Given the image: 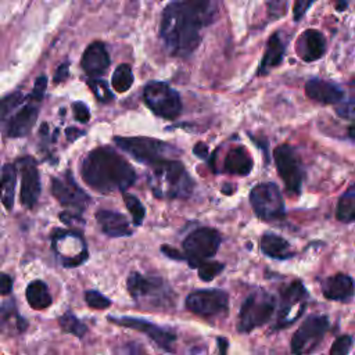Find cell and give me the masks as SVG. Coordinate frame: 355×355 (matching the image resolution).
<instances>
[{
    "label": "cell",
    "instance_id": "6da1fadb",
    "mask_svg": "<svg viewBox=\"0 0 355 355\" xmlns=\"http://www.w3.org/2000/svg\"><path fill=\"white\" fill-rule=\"evenodd\" d=\"M218 17L215 0H173L161 18L159 35L168 54L186 58L201 43V32Z\"/></svg>",
    "mask_w": 355,
    "mask_h": 355
},
{
    "label": "cell",
    "instance_id": "7a4b0ae2",
    "mask_svg": "<svg viewBox=\"0 0 355 355\" xmlns=\"http://www.w3.org/2000/svg\"><path fill=\"white\" fill-rule=\"evenodd\" d=\"M80 175L92 189L103 194L126 191L136 182L133 166L110 147L90 151L80 164Z\"/></svg>",
    "mask_w": 355,
    "mask_h": 355
},
{
    "label": "cell",
    "instance_id": "3957f363",
    "mask_svg": "<svg viewBox=\"0 0 355 355\" xmlns=\"http://www.w3.org/2000/svg\"><path fill=\"white\" fill-rule=\"evenodd\" d=\"M151 168L148 183L158 198H187L193 191V180L183 164L178 159H166Z\"/></svg>",
    "mask_w": 355,
    "mask_h": 355
},
{
    "label": "cell",
    "instance_id": "277c9868",
    "mask_svg": "<svg viewBox=\"0 0 355 355\" xmlns=\"http://www.w3.org/2000/svg\"><path fill=\"white\" fill-rule=\"evenodd\" d=\"M130 297L143 308L166 309L173 305V291L161 276H147L132 272L126 279Z\"/></svg>",
    "mask_w": 355,
    "mask_h": 355
},
{
    "label": "cell",
    "instance_id": "5b68a950",
    "mask_svg": "<svg viewBox=\"0 0 355 355\" xmlns=\"http://www.w3.org/2000/svg\"><path fill=\"white\" fill-rule=\"evenodd\" d=\"M276 309V298L263 288H255L243 302L239 313L237 330L250 333L270 320Z\"/></svg>",
    "mask_w": 355,
    "mask_h": 355
},
{
    "label": "cell",
    "instance_id": "8992f818",
    "mask_svg": "<svg viewBox=\"0 0 355 355\" xmlns=\"http://www.w3.org/2000/svg\"><path fill=\"white\" fill-rule=\"evenodd\" d=\"M114 141L121 150L128 153L136 161L143 162L148 166H153L166 159H172V157L178 153V150L171 144L157 139H151V137L116 136Z\"/></svg>",
    "mask_w": 355,
    "mask_h": 355
},
{
    "label": "cell",
    "instance_id": "52a82bcc",
    "mask_svg": "<svg viewBox=\"0 0 355 355\" xmlns=\"http://www.w3.org/2000/svg\"><path fill=\"white\" fill-rule=\"evenodd\" d=\"M222 243V236L212 227H198L193 230L183 241L184 261L190 268H197L204 261H209Z\"/></svg>",
    "mask_w": 355,
    "mask_h": 355
},
{
    "label": "cell",
    "instance_id": "ba28073f",
    "mask_svg": "<svg viewBox=\"0 0 355 355\" xmlns=\"http://www.w3.org/2000/svg\"><path fill=\"white\" fill-rule=\"evenodd\" d=\"M329 329L330 322L326 315L308 316L291 337L290 348L293 355H309L313 352L324 338Z\"/></svg>",
    "mask_w": 355,
    "mask_h": 355
},
{
    "label": "cell",
    "instance_id": "9c48e42d",
    "mask_svg": "<svg viewBox=\"0 0 355 355\" xmlns=\"http://www.w3.org/2000/svg\"><path fill=\"white\" fill-rule=\"evenodd\" d=\"M143 98L147 107L158 116L175 119L182 112L179 93L164 82H150L143 90Z\"/></svg>",
    "mask_w": 355,
    "mask_h": 355
},
{
    "label": "cell",
    "instance_id": "30bf717a",
    "mask_svg": "<svg viewBox=\"0 0 355 355\" xmlns=\"http://www.w3.org/2000/svg\"><path fill=\"white\" fill-rule=\"evenodd\" d=\"M273 155L276 161V168L284 182L286 190L293 196L301 194L304 168L301 157L295 147L287 143L280 144L275 148Z\"/></svg>",
    "mask_w": 355,
    "mask_h": 355
},
{
    "label": "cell",
    "instance_id": "8fae6325",
    "mask_svg": "<svg viewBox=\"0 0 355 355\" xmlns=\"http://www.w3.org/2000/svg\"><path fill=\"white\" fill-rule=\"evenodd\" d=\"M308 291L301 280H294L280 291V306L275 330L291 326L305 311Z\"/></svg>",
    "mask_w": 355,
    "mask_h": 355
},
{
    "label": "cell",
    "instance_id": "7c38bea8",
    "mask_svg": "<svg viewBox=\"0 0 355 355\" xmlns=\"http://www.w3.org/2000/svg\"><path fill=\"white\" fill-rule=\"evenodd\" d=\"M250 202L255 215L262 220H276L284 215L283 197L272 182L257 184L250 193Z\"/></svg>",
    "mask_w": 355,
    "mask_h": 355
},
{
    "label": "cell",
    "instance_id": "4fadbf2b",
    "mask_svg": "<svg viewBox=\"0 0 355 355\" xmlns=\"http://www.w3.org/2000/svg\"><path fill=\"white\" fill-rule=\"evenodd\" d=\"M186 308L197 316L215 318L227 312L229 295L219 288L197 290L187 295Z\"/></svg>",
    "mask_w": 355,
    "mask_h": 355
},
{
    "label": "cell",
    "instance_id": "5bb4252c",
    "mask_svg": "<svg viewBox=\"0 0 355 355\" xmlns=\"http://www.w3.org/2000/svg\"><path fill=\"white\" fill-rule=\"evenodd\" d=\"M53 248L64 268H75L86 262L89 251L82 236L71 230H57L53 234Z\"/></svg>",
    "mask_w": 355,
    "mask_h": 355
},
{
    "label": "cell",
    "instance_id": "9a60e30c",
    "mask_svg": "<svg viewBox=\"0 0 355 355\" xmlns=\"http://www.w3.org/2000/svg\"><path fill=\"white\" fill-rule=\"evenodd\" d=\"M107 320L114 324H118V326H123L128 329L141 331L164 351L173 352L176 334H175V331H172L169 329L161 327L150 320H146L141 318H133V316H107Z\"/></svg>",
    "mask_w": 355,
    "mask_h": 355
},
{
    "label": "cell",
    "instance_id": "2e32d148",
    "mask_svg": "<svg viewBox=\"0 0 355 355\" xmlns=\"http://www.w3.org/2000/svg\"><path fill=\"white\" fill-rule=\"evenodd\" d=\"M51 191L61 205L69 208V212L78 215H80L90 202V197L76 184L69 172L61 178H53Z\"/></svg>",
    "mask_w": 355,
    "mask_h": 355
},
{
    "label": "cell",
    "instance_id": "e0dca14e",
    "mask_svg": "<svg viewBox=\"0 0 355 355\" xmlns=\"http://www.w3.org/2000/svg\"><path fill=\"white\" fill-rule=\"evenodd\" d=\"M21 172V202L26 208H33L40 194V178L36 162L31 157L19 159Z\"/></svg>",
    "mask_w": 355,
    "mask_h": 355
},
{
    "label": "cell",
    "instance_id": "ac0fdd59",
    "mask_svg": "<svg viewBox=\"0 0 355 355\" xmlns=\"http://www.w3.org/2000/svg\"><path fill=\"white\" fill-rule=\"evenodd\" d=\"M295 51L297 55L305 62L316 61L326 51V39L322 32L316 29H306L297 39Z\"/></svg>",
    "mask_w": 355,
    "mask_h": 355
},
{
    "label": "cell",
    "instance_id": "d6986e66",
    "mask_svg": "<svg viewBox=\"0 0 355 355\" xmlns=\"http://www.w3.org/2000/svg\"><path fill=\"white\" fill-rule=\"evenodd\" d=\"M305 93L311 100L320 104H337L344 98V92L341 87L333 82L319 78H313L306 82Z\"/></svg>",
    "mask_w": 355,
    "mask_h": 355
},
{
    "label": "cell",
    "instance_id": "ffe728a7",
    "mask_svg": "<svg viewBox=\"0 0 355 355\" xmlns=\"http://www.w3.org/2000/svg\"><path fill=\"white\" fill-rule=\"evenodd\" d=\"M80 65L83 71L93 78L103 75L110 67V55L104 43L101 42L90 43L82 55Z\"/></svg>",
    "mask_w": 355,
    "mask_h": 355
},
{
    "label": "cell",
    "instance_id": "44dd1931",
    "mask_svg": "<svg viewBox=\"0 0 355 355\" xmlns=\"http://www.w3.org/2000/svg\"><path fill=\"white\" fill-rule=\"evenodd\" d=\"M96 220L100 225L101 232L108 237H125L132 234L128 219L116 211L98 209L96 212Z\"/></svg>",
    "mask_w": 355,
    "mask_h": 355
},
{
    "label": "cell",
    "instance_id": "7402d4cb",
    "mask_svg": "<svg viewBox=\"0 0 355 355\" xmlns=\"http://www.w3.org/2000/svg\"><path fill=\"white\" fill-rule=\"evenodd\" d=\"M322 293L330 301H349L354 295V280L349 275L337 273L323 282Z\"/></svg>",
    "mask_w": 355,
    "mask_h": 355
},
{
    "label": "cell",
    "instance_id": "603a6c76",
    "mask_svg": "<svg viewBox=\"0 0 355 355\" xmlns=\"http://www.w3.org/2000/svg\"><path fill=\"white\" fill-rule=\"evenodd\" d=\"M37 105L36 104H28L24 105L10 121L7 135L10 137H24L26 136L31 129L33 128L36 119H37Z\"/></svg>",
    "mask_w": 355,
    "mask_h": 355
},
{
    "label": "cell",
    "instance_id": "cb8c5ba5",
    "mask_svg": "<svg viewBox=\"0 0 355 355\" xmlns=\"http://www.w3.org/2000/svg\"><path fill=\"white\" fill-rule=\"evenodd\" d=\"M284 49H286V44L282 37V33L275 32L273 35H270V37L266 43L265 54L258 67V75H266V73H269L270 69L277 67L283 60Z\"/></svg>",
    "mask_w": 355,
    "mask_h": 355
},
{
    "label": "cell",
    "instance_id": "d4e9b609",
    "mask_svg": "<svg viewBox=\"0 0 355 355\" xmlns=\"http://www.w3.org/2000/svg\"><path fill=\"white\" fill-rule=\"evenodd\" d=\"M252 158L245 147L237 146L229 150L223 161V171L232 175H248L252 169Z\"/></svg>",
    "mask_w": 355,
    "mask_h": 355
},
{
    "label": "cell",
    "instance_id": "484cf974",
    "mask_svg": "<svg viewBox=\"0 0 355 355\" xmlns=\"http://www.w3.org/2000/svg\"><path fill=\"white\" fill-rule=\"evenodd\" d=\"M259 247L266 257L273 259H287L294 257L290 243L284 240L282 236H277L272 232L263 233V236L261 237Z\"/></svg>",
    "mask_w": 355,
    "mask_h": 355
},
{
    "label": "cell",
    "instance_id": "4316f807",
    "mask_svg": "<svg viewBox=\"0 0 355 355\" xmlns=\"http://www.w3.org/2000/svg\"><path fill=\"white\" fill-rule=\"evenodd\" d=\"M26 300L28 304L33 308V309H46L51 305L53 300L51 295L49 293V288L46 286L44 282L42 280H33L28 284L26 287Z\"/></svg>",
    "mask_w": 355,
    "mask_h": 355
},
{
    "label": "cell",
    "instance_id": "83f0119b",
    "mask_svg": "<svg viewBox=\"0 0 355 355\" xmlns=\"http://www.w3.org/2000/svg\"><path fill=\"white\" fill-rule=\"evenodd\" d=\"M17 183V169L14 165H6L0 178V200L7 209L14 205Z\"/></svg>",
    "mask_w": 355,
    "mask_h": 355
},
{
    "label": "cell",
    "instance_id": "f1b7e54d",
    "mask_svg": "<svg viewBox=\"0 0 355 355\" xmlns=\"http://www.w3.org/2000/svg\"><path fill=\"white\" fill-rule=\"evenodd\" d=\"M336 216L340 222L351 223L355 219V190L349 186L348 190L340 197L337 204Z\"/></svg>",
    "mask_w": 355,
    "mask_h": 355
},
{
    "label": "cell",
    "instance_id": "f546056e",
    "mask_svg": "<svg viewBox=\"0 0 355 355\" xmlns=\"http://www.w3.org/2000/svg\"><path fill=\"white\" fill-rule=\"evenodd\" d=\"M0 324L7 330L12 329L14 331H24L28 326L26 320L19 316L12 302L3 304L0 309Z\"/></svg>",
    "mask_w": 355,
    "mask_h": 355
},
{
    "label": "cell",
    "instance_id": "4dcf8cb0",
    "mask_svg": "<svg viewBox=\"0 0 355 355\" xmlns=\"http://www.w3.org/2000/svg\"><path fill=\"white\" fill-rule=\"evenodd\" d=\"M133 83V72L129 64H121L115 68L111 79V85L115 92L123 93L130 89Z\"/></svg>",
    "mask_w": 355,
    "mask_h": 355
},
{
    "label": "cell",
    "instance_id": "1f68e13d",
    "mask_svg": "<svg viewBox=\"0 0 355 355\" xmlns=\"http://www.w3.org/2000/svg\"><path fill=\"white\" fill-rule=\"evenodd\" d=\"M58 324L65 333L72 334L79 338L83 337L87 331V326L82 320H79L75 315H72L71 312H65L62 316H60Z\"/></svg>",
    "mask_w": 355,
    "mask_h": 355
},
{
    "label": "cell",
    "instance_id": "d6a6232c",
    "mask_svg": "<svg viewBox=\"0 0 355 355\" xmlns=\"http://www.w3.org/2000/svg\"><path fill=\"white\" fill-rule=\"evenodd\" d=\"M123 201H125L128 211L130 212V215L133 218V223L136 226H140L146 216V209H144L143 204L140 202V200L137 197H135L133 194H128V193H123Z\"/></svg>",
    "mask_w": 355,
    "mask_h": 355
},
{
    "label": "cell",
    "instance_id": "836d02e7",
    "mask_svg": "<svg viewBox=\"0 0 355 355\" xmlns=\"http://www.w3.org/2000/svg\"><path fill=\"white\" fill-rule=\"evenodd\" d=\"M197 268H198L200 279L204 282H211L215 276H218L223 270L225 265L216 261H204Z\"/></svg>",
    "mask_w": 355,
    "mask_h": 355
},
{
    "label": "cell",
    "instance_id": "e575fe53",
    "mask_svg": "<svg viewBox=\"0 0 355 355\" xmlns=\"http://www.w3.org/2000/svg\"><path fill=\"white\" fill-rule=\"evenodd\" d=\"M87 85L89 87L92 89V92L94 93L96 98L101 103H110L112 100V94H111V90L107 85L105 80H100V79H96V78H92L87 80Z\"/></svg>",
    "mask_w": 355,
    "mask_h": 355
},
{
    "label": "cell",
    "instance_id": "d590c367",
    "mask_svg": "<svg viewBox=\"0 0 355 355\" xmlns=\"http://www.w3.org/2000/svg\"><path fill=\"white\" fill-rule=\"evenodd\" d=\"M22 100H24V97L18 92L0 98V121L4 119L14 108H17V105H19L22 103Z\"/></svg>",
    "mask_w": 355,
    "mask_h": 355
},
{
    "label": "cell",
    "instance_id": "8d00e7d4",
    "mask_svg": "<svg viewBox=\"0 0 355 355\" xmlns=\"http://www.w3.org/2000/svg\"><path fill=\"white\" fill-rule=\"evenodd\" d=\"M86 304L93 309H107L111 306V300H108L105 295H103L100 291L89 290L85 293Z\"/></svg>",
    "mask_w": 355,
    "mask_h": 355
},
{
    "label": "cell",
    "instance_id": "74e56055",
    "mask_svg": "<svg viewBox=\"0 0 355 355\" xmlns=\"http://www.w3.org/2000/svg\"><path fill=\"white\" fill-rule=\"evenodd\" d=\"M354 345V338L349 334L340 336L331 345L330 348V355H348L349 351L352 349Z\"/></svg>",
    "mask_w": 355,
    "mask_h": 355
},
{
    "label": "cell",
    "instance_id": "f35d334b",
    "mask_svg": "<svg viewBox=\"0 0 355 355\" xmlns=\"http://www.w3.org/2000/svg\"><path fill=\"white\" fill-rule=\"evenodd\" d=\"M72 110H73V114H75V118L82 122V123H86L89 119H90V111L89 108L85 105V103L82 101H76L72 104Z\"/></svg>",
    "mask_w": 355,
    "mask_h": 355
},
{
    "label": "cell",
    "instance_id": "ab89813d",
    "mask_svg": "<svg viewBox=\"0 0 355 355\" xmlns=\"http://www.w3.org/2000/svg\"><path fill=\"white\" fill-rule=\"evenodd\" d=\"M315 0H294V7H293V14H294V19L300 21L305 12L308 11V8L312 6Z\"/></svg>",
    "mask_w": 355,
    "mask_h": 355
},
{
    "label": "cell",
    "instance_id": "60d3db41",
    "mask_svg": "<svg viewBox=\"0 0 355 355\" xmlns=\"http://www.w3.org/2000/svg\"><path fill=\"white\" fill-rule=\"evenodd\" d=\"M46 86H47V78L46 76L37 78L36 83H35V87H33V92L31 94V100H35L36 103H39L42 100V97H43Z\"/></svg>",
    "mask_w": 355,
    "mask_h": 355
},
{
    "label": "cell",
    "instance_id": "b9f144b4",
    "mask_svg": "<svg viewBox=\"0 0 355 355\" xmlns=\"http://www.w3.org/2000/svg\"><path fill=\"white\" fill-rule=\"evenodd\" d=\"M11 288H12V279L8 275L1 273L0 275V295L10 294Z\"/></svg>",
    "mask_w": 355,
    "mask_h": 355
},
{
    "label": "cell",
    "instance_id": "7bdbcfd3",
    "mask_svg": "<svg viewBox=\"0 0 355 355\" xmlns=\"http://www.w3.org/2000/svg\"><path fill=\"white\" fill-rule=\"evenodd\" d=\"M68 68H69V62H64L57 68V72L54 75V82L60 83L64 82L68 78Z\"/></svg>",
    "mask_w": 355,
    "mask_h": 355
},
{
    "label": "cell",
    "instance_id": "ee69618b",
    "mask_svg": "<svg viewBox=\"0 0 355 355\" xmlns=\"http://www.w3.org/2000/svg\"><path fill=\"white\" fill-rule=\"evenodd\" d=\"M161 251H162L166 257H169V258H172V259L184 261V257H183L178 250H175V248H172V247H169V245H162V247H161Z\"/></svg>",
    "mask_w": 355,
    "mask_h": 355
},
{
    "label": "cell",
    "instance_id": "f6af8a7d",
    "mask_svg": "<svg viewBox=\"0 0 355 355\" xmlns=\"http://www.w3.org/2000/svg\"><path fill=\"white\" fill-rule=\"evenodd\" d=\"M207 153H208V147H207L204 143H197V144L194 146V154H196L197 157L205 158Z\"/></svg>",
    "mask_w": 355,
    "mask_h": 355
},
{
    "label": "cell",
    "instance_id": "bcb514c9",
    "mask_svg": "<svg viewBox=\"0 0 355 355\" xmlns=\"http://www.w3.org/2000/svg\"><path fill=\"white\" fill-rule=\"evenodd\" d=\"M218 341V348H219V355H226V351H227V340L225 337H218L216 338Z\"/></svg>",
    "mask_w": 355,
    "mask_h": 355
},
{
    "label": "cell",
    "instance_id": "7dc6e473",
    "mask_svg": "<svg viewBox=\"0 0 355 355\" xmlns=\"http://www.w3.org/2000/svg\"><path fill=\"white\" fill-rule=\"evenodd\" d=\"M80 135H83V132H79L78 129H75V128H68V130H67V136H68V139L69 140H75L78 136H80Z\"/></svg>",
    "mask_w": 355,
    "mask_h": 355
},
{
    "label": "cell",
    "instance_id": "c3c4849f",
    "mask_svg": "<svg viewBox=\"0 0 355 355\" xmlns=\"http://www.w3.org/2000/svg\"><path fill=\"white\" fill-rule=\"evenodd\" d=\"M334 3H336V8L338 11H344L348 6V0H334Z\"/></svg>",
    "mask_w": 355,
    "mask_h": 355
},
{
    "label": "cell",
    "instance_id": "681fc988",
    "mask_svg": "<svg viewBox=\"0 0 355 355\" xmlns=\"http://www.w3.org/2000/svg\"><path fill=\"white\" fill-rule=\"evenodd\" d=\"M349 139H354V125L349 126Z\"/></svg>",
    "mask_w": 355,
    "mask_h": 355
}]
</instances>
